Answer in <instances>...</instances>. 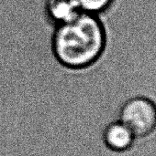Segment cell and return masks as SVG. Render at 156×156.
<instances>
[{
  "label": "cell",
  "mask_w": 156,
  "mask_h": 156,
  "mask_svg": "<svg viewBox=\"0 0 156 156\" xmlns=\"http://www.w3.org/2000/svg\"><path fill=\"white\" fill-rule=\"evenodd\" d=\"M107 46V32L100 16L81 13L54 27L51 50L56 62L70 71H85L97 62Z\"/></svg>",
  "instance_id": "1"
},
{
  "label": "cell",
  "mask_w": 156,
  "mask_h": 156,
  "mask_svg": "<svg viewBox=\"0 0 156 156\" xmlns=\"http://www.w3.org/2000/svg\"><path fill=\"white\" fill-rule=\"evenodd\" d=\"M120 121L129 127L135 137L145 136L156 128L155 104L146 98H132L121 107Z\"/></svg>",
  "instance_id": "2"
},
{
  "label": "cell",
  "mask_w": 156,
  "mask_h": 156,
  "mask_svg": "<svg viewBox=\"0 0 156 156\" xmlns=\"http://www.w3.org/2000/svg\"><path fill=\"white\" fill-rule=\"evenodd\" d=\"M134 138L132 132L120 121L108 124L102 134L105 145L109 150L118 153L128 150L132 145Z\"/></svg>",
  "instance_id": "3"
},
{
  "label": "cell",
  "mask_w": 156,
  "mask_h": 156,
  "mask_svg": "<svg viewBox=\"0 0 156 156\" xmlns=\"http://www.w3.org/2000/svg\"><path fill=\"white\" fill-rule=\"evenodd\" d=\"M44 12L53 27L70 22L81 14L74 0H46Z\"/></svg>",
  "instance_id": "4"
},
{
  "label": "cell",
  "mask_w": 156,
  "mask_h": 156,
  "mask_svg": "<svg viewBox=\"0 0 156 156\" xmlns=\"http://www.w3.org/2000/svg\"><path fill=\"white\" fill-rule=\"evenodd\" d=\"M115 0H74L81 13L100 16L109 10Z\"/></svg>",
  "instance_id": "5"
}]
</instances>
